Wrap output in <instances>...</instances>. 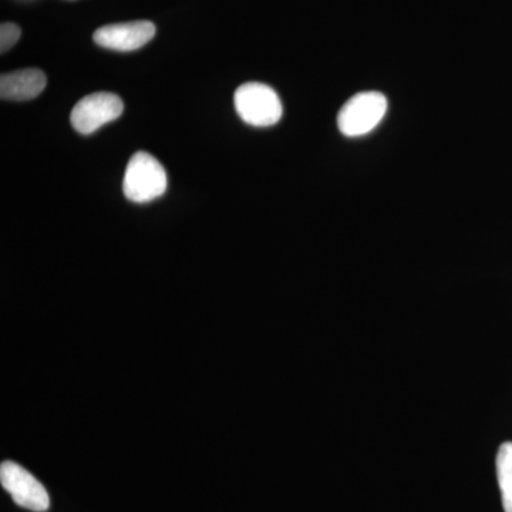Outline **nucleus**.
I'll use <instances>...</instances> for the list:
<instances>
[{
    "mask_svg": "<svg viewBox=\"0 0 512 512\" xmlns=\"http://www.w3.org/2000/svg\"><path fill=\"white\" fill-rule=\"evenodd\" d=\"M234 101L238 116L249 126H275L284 113L278 94L262 83L242 84L235 92Z\"/></svg>",
    "mask_w": 512,
    "mask_h": 512,
    "instance_id": "2",
    "label": "nucleus"
},
{
    "mask_svg": "<svg viewBox=\"0 0 512 512\" xmlns=\"http://www.w3.org/2000/svg\"><path fill=\"white\" fill-rule=\"evenodd\" d=\"M156 36V26L148 20L107 25L94 32V42L117 52H133L146 46Z\"/></svg>",
    "mask_w": 512,
    "mask_h": 512,
    "instance_id": "6",
    "label": "nucleus"
},
{
    "mask_svg": "<svg viewBox=\"0 0 512 512\" xmlns=\"http://www.w3.org/2000/svg\"><path fill=\"white\" fill-rule=\"evenodd\" d=\"M124 104L117 94L99 92L84 97L74 106L72 126L77 133L89 136L104 124L119 119L123 114Z\"/></svg>",
    "mask_w": 512,
    "mask_h": 512,
    "instance_id": "4",
    "label": "nucleus"
},
{
    "mask_svg": "<svg viewBox=\"0 0 512 512\" xmlns=\"http://www.w3.org/2000/svg\"><path fill=\"white\" fill-rule=\"evenodd\" d=\"M497 477L505 512H512V443H504L497 454Z\"/></svg>",
    "mask_w": 512,
    "mask_h": 512,
    "instance_id": "8",
    "label": "nucleus"
},
{
    "mask_svg": "<svg viewBox=\"0 0 512 512\" xmlns=\"http://www.w3.org/2000/svg\"><path fill=\"white\" fill-rule=\"evenodd\" d=\"M46 83V74L39 69H23L2 74L0 97L3 100H32L45 90Z\"/></svg>",
    "mask_w": 512,
    "mask_h": 512,
    "instance_id": "7",
    "label": "nucleus"
},
{
    "mask_svg": "<svg viewBox=\"0 0 512 512\" xmlns=\"http://www.w3.org/2000/svg\"><path fill=\"white\" fill-rule=\"evenodd\" d=\"M0 483L20 507L35 512H45L49 508L50 498L46 488L19 464L13 461L2 463Z\"/></svg>",
    "mask_w": 512,
    "mask_h": 512,
    "instance_id": "5",
    "label": "nucleus"
},
{
    "mask_svg": "<svg viewBox=\"0 0 512 512\" xmlns=\"http://www.w3.org/2000/svg\"><path fill=\"white\" fill-rule=\"evenodd\" d=\"M167 190V173L160 161L151 154H134L124 174L123 191L127 200L144 204L161 197Z\"/></svg>",
    "mask_w": 512,
    "mask_h": 512,
    "instance_id": "1",
    "label": "nucleus"
},
{
    "mask_svg": "<svg viewBox=\"0 0 512 512\" xmlns=\"http://www.w3.org/2000/svg\"><path fill=\"white\" fill-rule=\"evenodd\" d=\"M20 39V28L15 23H2L0 26V52L6 53Z\"/></svg>",
    "mask_w": 512,
    "mask_h": 512,
    "instance_id": "9",
    "label": "nucleus"
},
{
    "mask_svg": "<svg viewBox=\"0 0 512 512\" xmlns=\"http://www.w3.org/2000/svg\"><path fill=\"white\" fill-rule=\"evenodd\" d=\"M387 111V99L379 92H363L346 101L339 111L338 126L346 137H362L379 126Z\"/></svg>",
    "mask_w": 512,
    "mask_h": 512,
    "instance_id": "3",
    "label": "nucleus"
}]
</instances>
